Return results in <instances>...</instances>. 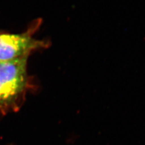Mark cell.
<instances>
[{
	"mask_svg": "<svg viewBox=\"0 0 145 145\" xmlns=\"http://www.w3.org/2000/svg\"><path fill=\"white\" fill-rule=\"evenodd\" d=\"M28 57L0 62V112L3 114L19 111L24 102L30 87Z\"/></svg>",
	"mask_w": 145,
	"mask_h": 145,
	"instance_id": "cell-1",
	"label": "cell"
},
{
	"mask_svg": "<svg viewBox=\"0 0 145 145\" xmlns=\"http://www.w3.org/2000/svg\"><path fill=\"white\" fill-rule=\"evenodd\" d=\"M36 29L34 26L20 34L0 33V62L29 56L36 50L48 47L47 42L33 37Z\"/></svg>",
	"mask_w": 145,
	"mask_h": 145,
	"instance_id": "cell-2",
	"label": "cell"
}]
</instances>
